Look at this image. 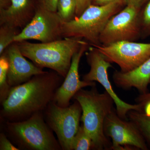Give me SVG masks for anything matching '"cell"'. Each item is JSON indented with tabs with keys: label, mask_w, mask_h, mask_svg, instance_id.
Wrapping results in <instances>:
<instances>
[{
	"label": "cell",
	"mask_w": 150,
	"mask_h": 150,
	"mask_svg": "<svg viewBox=\"0 0 150 150\" xmlns=\"http://www.w3.org/2000/svg\"><path fill=\"white\" fill-rule=\"evenodd\" d=\"M90 44L85 41L79 51L73 56L69 70L62 84L56 92L53 101L62 107H66L70 104V100L81 89L96 85L95 82L87 81L80 79L79 66L81 58L88 50Z\"/></svg>",
	"instance_id": "obj_12"
},
{
	"label": "cell",
	"mask_w": 150,
	"mask_h": 150,
	"mask_svg": "<svg viewBox=\"0 0 150 150\" xmlns=\"http://www.w3.org/2000/svg\"><path fill=\"white\" fill-rule=\"evenodd\" d=\"M73 99L81 106V121L92 141L93 149L111 150L112 143L105 134L103 126L106 117L114 108L112 97L105 91L100 93L95 85L90 90L81 89Z\"/></svg>",
	"instance_id": "obj_2"
},
{
	"label": "cell",
	"mask_w": 150,
	"mask_h": 150,
	"mask_svg": "<svg viewBox=\"0 0 150 150\" xmlns=\"http://www.w3.org/2000/svg\"><path fill=\"white\" fill-rule=\"evenodd\" d=\"M125 5H131L137 7L142 8L143 6L149 2L150 0H123Z\"/></svg>",
	"instance_id": "obj_26"
},
{
	"label": "cell",
	"mask_w": 150,
	"mask_h": 150,
	"mask_svg": "<svg viewBox=\"0 0 150 150\" xmlns=\"http://www.w3.org/2000/svg\"><path fill=\"white\" fill-rule=\"evenodd\" d=\"M86 55L90 70L88 73L83 75V80L98 82L100 83L113 98L116 106V112L122 119L129 120L128 114L130 110L141 112V108L139 104H130L123 101L113 90L108 74V70L112 66L103 55L95 47L92 46H90L86 51Z\"/></svg>",
	"instance_id": "obj_11"
},
{
	"label": "cell",
	"mask_w": 150,
	"mask_h": 150,
	"mask_svg": "<svg viewBox=\"0 0 150 150\" xmlns=\"http://www.w3.org/2000/svg\"><path fill=\"white\" fill-rule=\"evenodd\" d=\"M8 139V137L5 133L0 134V150H19Z\"/></svg>",
	"instance_id": "obj_23"
},
{
	"label": "cell",
	"mask_w": 150,
	"mask_h": 150,
	"mask_svg": "<svg viewBox=\"0 0 150 150\" xmlns=\"http://www.w3.org/2000/svg\"><path fill=\"white\" fill-rule=\"evenodd\" d=\"M76 0H59L57 12L64 22L73 20L76 18Z\"/></svg>",
	"instance_id": "obj_18"
},
{
	"label": "cell",
	"mask_w": 150,
	"mask_h": 150,
	"mask_svg": "<svg viewBox=\"0 0 150 150\" xmlns=\"http://www.w3.org/2000/svg\"><path fill=\"white\" fill-rule=\"evenodd\" d=\"M135 100L137 103L139 105L141 112L148 116H150V91L146 93L140 94L136 98Z\"/></svg>",
	"instance_id": "obj_22"
},
{
	"label": "cell",
	"mask_w": 150,
	"mask_h": 150,
	"mask_svg": "<svg viewBox=\"0 0 150 150\" xmlns=\"http://www.w3.org/2000/svg\"><path fill=\"white\" fill-rule=\"evenodd\" d=\"M64 23L57 12L38 5L32 20L16 35L14 42L35 40L48 43L62 39Z\"/></svg>",
	"instance_id": "obj_10"
},
{
	"label": "cell",
	"mask_w": 150,
	"mask_h": 150,
	"mask_svg": "<svg viewBox=\"0 0 150 150\" xmlns=\"http://www.w3.org/2000/svg\"><path fill=\"white\" fill-rule=\"evenodd\" d=\"M123 0L104 6L90 5L78 17L64 22L63 38L76 37L84 39L91 46L100 45V36L108 21L121 10Z\"/></svg>",
	"instance_id": "obj_5"
},
{
	"label": "cell",
	"mask_w": 150,
	"mask_h": 150,
	"mask_svg": "<svg viewBox=\"0 0 150 150\" xmlns=\"http://www.w3.org/2000/svg\"><path fill=\"white\" fill-rule=\"evenodd\" d=\"M128 118L137 125L150 149V116L139 111L131 110L128 112Z\"/></svg>",
	"instance_id": "obj_16"
},
{
	"label": "cell",
	"mask_w": 150,
	"mask_h": 150,
	"mask_svg": "<svg viewBox=\"0 0 150 150\" xmlns=\"http://www.w3.org/2000/svg\"><path fill=\"white\" fill-rule=\"evenodd\" d=\"M35 8L30 0H11L9 6L0 10V25L22 30L32 20Z\"/></svg>",
	"instance_id": "obj_14"
},
{
	"label": "cell",
	"mask_w": 150,
	"mask_h": 150,
	"mask_svg": "<svg viewBox=\"0 0 150 150\" xmlns=\"http://www.w3.org/2000/svg\"><path fill=\"white\" fill-rule=\"evenodd\" d=\"M8 63L4 54L0 57V101L2 103L8 96L11 87L8 82Z\"/></svg>",
	"instance_id": "obj_17"
},
{
	"label": "cell",
	"mask_w": 150,
	"mask_h": 150,
	"mask_svg": "<svg viewBox=\"0 0 150 150\" xmlns=\"http://www.w3.org/2000/svg\"><path fill=\"white\" fill-rule=\"evenodd\" d=\"M103 129L106 137L112 140L111 150H149L137 125L120 118L115 108L105 118Z\"/></svg>",
	"instance_id": "obj_9"
},
{
	"label": "cell",
	"mask_w": 150,
	"mask_h": 150,
	"mask_svg": "<svg viewBox=\"0 0 150 150\" xmlns=\"http://www.w3.org/2000/svg\"><path fill=\"white\" fill-rule=\"evenodd\" d=\"M85 42L79 38H64L48 43L17 42L22 54L38 67L48 68L64 78L69 70L74 54Z\"/></svg>",
	"instance_id": "obj_3"
},
{
	"label": "cell",
	"mask_w": 150,
	"mask_h": 150,
	"mask_svg": "<svg viewBox=\"0 0 150 150\" xmlns=\"http://www.w3.org/2000/svg\"><path fill=\"white\" fill-rule=\"evenodd\" d=\"M18 29L6 25L0 27V55L10 45L14 42L15 38L19 33Z\"/></svg>",
	"instance_id": "obj_20"
},
{
	"label": "cell",
	"mask_w": 150,
	"mask_h": 150,
	"mask_svg": "<svg viewBox=\"0 0 150 150\" xmlns=\"http://www.w3.org/2000/svg\"><path fill=\"white\" fill-rule=\"evenodd\" d=\"M81 106L77 100L66 107L51 101L43 111L45 121L57 136L62 150H73L74 138L80 127Z\"/></svg>",
	"instance_id": "obj_6"
},
{
	"label": "cell",
	"mask_w": 150,
	"mask_h": 150,
	"mask_svg": "<svg viewBox=\"0 0 150 150\" xmlns=\"http://www.w3.org/2000/svg\"><path fill=\"white\" fill-rule=\"evenodd\" d=\"M59 0H39L38 4L42 7L53 12H57Z\"/></svg>",
	"instance_id": "obj_25"
},
{
	"label": "cell",
	"mask_w": 150,
	"mask_h": 150,
	"mask_svg": "<svg viewBox=\"0 0 150 150\" xmlns=\"http://www.w3.org/2000/svg\"><path fill=\"white\" fill-rule=\"evenodd\" d=\"M4 129L8 137L20 150H62L45 121L43 112L21 121H4Z\"/></svg>",
	"instance_id": "obj_4"
},
{
	"label": "cell",
	"mask_w": 150,
	"mask_h": 150,
	"mask_svg": "<svg viewBox=\"0 0 150 150\" xmlns=\"http://www.w3.org/2000/svg\"><path fill=\"white\" fill-rule=\"evenodd\" d=\"M64 79L52 71L35 75L26 82L12 87L1 103V120L21 121L36 112H43L54 100Z\"/></svg>",
	"instance_id": "obj_1"
},
{
	"label": "cell",
	"mask_w": 150,
	"mask_h": 150,
	"mask_svg": "<svg viewBox=\"0 0 150 150\" xmlns=\"http://www.w3.org/2000/svg\"><path fill=\"white\" fill-rule=\"evenodd\" d=\"M140 21L141 38L146 39L150 36V1L141 9Z\"/></svg>",
	"instance_id": "obj_21"
},
{
	"label": "cell",
	"mask_w": 150,
	"mask_h": 150,
	"mask_svg": "<svg viewBox=\"0 0 150 150\" xmlns=\"http://www.w3.org/2000/svg\"><path fill=\"white\" fill-rule=\"evenodd\" d=\"M141 9L127 5L108 21L100 36L101 45L122 41H136L141 38L140 13Z\"/></svg>",
	"instance_id": "obj_7"
},
{
	"label": "cell",
	"mask_w": 150,
	"mask_h": 150,
	"mask_svg": "<svg viewBox=\"0 0 150 150\" xmlns=\"http://www.w3.org/2000/svg\"><path fill=\"white\" fill-rule=\"evenodd\" d=\"M94 46L110 63H115L121 72L136 69L150 57V43L122 41Z\"/></svg>",
	"instance_id": "obj_8"
},
{
	"label": "cell",
	"mask_w": 150,
	"mask_h": 150,
	"mask_svg": "<svg viewBox=\"0 0 150 150\" xmlns=\"http://www.w3.org/2000/svg\"><path fill=\"white\" fill-rule=\"evenodd\" d=\"M92 1V0H76V18L79 16L91 4Z\"/></svg>",
	"instance_id": "obj_24"
},
{
	"label": "cell",
	"mask_w": 150,
	"mask_h": 150,
	"mask_svg": "<svg viewBox=\"0 0 150 150\" xmlns=\"http://www.w3.org/2000/svg\"><path fill=\"white\" fill-rule=\"evenodd\" d=\"M115 85L124 90L137 89L140 94L146 93L150 82V57L136 69L127 73L115 71L112 75Z\"/></svg>",
	"instance_id": "obj_15"
},
{
	"label": "cell",
	"mask_w": 150,
	"mask_h": 150,
	"mask_svg": "<svg viewBox=\"0 0 150 150\" xmlns=\"http://www.w3.org/2000/svg\"><path fill=\"white\" fill-rule=\"evenodd\" d=\"M73 150L93 149V144L92 139L84 128L83 125L79 128L75 135L73 145Z\"/></svg>",
	"instance_id": "obj_19"
},
{
	"label": "cell",
	"mask_w": 150,
	"mask_h": 150,
	"mask_svg": "<svg viewBox=\"0 0 150 150\" xmlns=\"http://www.w3.org/2000/svg\"><path fill=\"white\" fill-rule=\"evenodd\" d=\"M119 1L121 0H92V4L96 6H104Z\"/></svg>",
	"instance_id": "obj_27"
},
{
	"label": "cell",
	"mask_w": 150,
	"mask_h": 150,
	"mask_svg": "<svg viewBox=\"0 0 150 150\" xmlns=\"http://www.w3.org/2000/svg\"><path fill=\"white\" fill-rule=\"evenodd\" d=\"M2 54L6 56L8 62L7 80L11 87L26 82L34 76L46 72L26 60L16 42L10 45Z\"/></svg>",
	"instance_id": "obj_13"
}]
</instances>
